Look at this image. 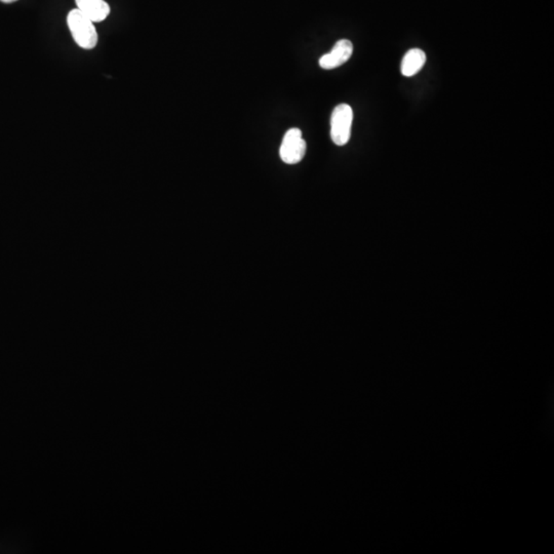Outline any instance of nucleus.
I'll use <instances>...</instances> for the list:
<instances>
[{"label":"nucleus","mask_w":554,"mask_h":554,"mask_svg":"<svg viewBox=\"0 0 554 554\" xmlns=\"http://www.w3.org/2000/svg\"><path fill=\"white\" fill-rule=\"evenodd\" d=\"M70 32L78 47L85 49H92L98 44V32L94 22L83 15L78 8L72 10L67 16Z\"/></svg>","instance_id":"obj_1"},{"label":"nucleus","mask_w":554,"mask_h":554,"mask_svg":"<svg viewBox=\"0 0 554 554\" xmlns=\"http://www.w3.org/2000/svg\"><path fill=\"white\" fill-rule=\"evenodd\" d=\"M352 108L347 104H340L335 108L331 117V138L337 146L348 143L352 127Z\"/></svg>","instance_id":"obj_2"},{"label":"nucleus","mask_w":554,"mask_h":554,"mask_svg":"<svg viewBox=\"0 0 554 554\" xmlns=\"http://www.w3.org/2000/svg\"><path fill=\"white\" fill-rule=\"evenodd\" d=\"M281 161L288 164H299L305 156L306 142L299 128H290L283 137L281 146Z\"/></svg>","instance_id":"obj_3"},{"label":"nucleus","mask_w":554,"mask_h":554,"mask_svg":"<svg viewBox=\"0 0 554 554\" xmlns=\"http://www.w3.org/2000/svg\"><path fill=\"white\" fill-rule=\"evenodd\" d=\"M353 53V44L350 40H339L332 51L323 56L319 60V66L323 69L331 70L345 64Z\"/></svg>","instance_id":"obj_4"},{"label":"nucleus","mask_w":554,"mask_h":554,"mask_svg":"<svg viewBox=\"0 0 554 554\" xmlns=\"http://www.w3.org/2000/svg\"><path fill=\"white\" fill-rule=\"evenodd\" d=\"M76 6L94 23L104 21L109 16L110 6L105 0H75Z\"/></svg>","instance_id":"obj_5"},{"label":"nucleus","mask_w":554,"mask_h":554,"mask_svg":"<svg viewBox=\"0 0 554 554\" xmlns=\"http://www.w3.org/2000/svg\"><path fill=\"white\" fill-rule=\"evenodd\" d=\"M425 62H426V55L422 49H410L402 59L400 71L405 78H412L420 72Z\"/></svg>","instance_id":"obj_6"},{"label":"nucleus","mask_w":554,"mask_h":554,"mask_svg":"<svg viewBox=\"0 0 554 554\" xmlns=\"http://www.w3.org/2000/svg\"><path fill=\"white\" fill-rule=\"evenodd\" d=\"M0 1L6 2V4H12V2L17 1V0H0Z\"/></svg>","instance_id":"obj_7"}]
</instances>
